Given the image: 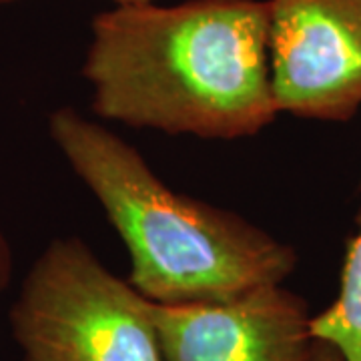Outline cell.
Masks as SVG:
<instances>
[{"instance_id": "6da1fadb", "label": "cell", "mask_w": 361, "mask_h": 361, "mask_svg": "<svg viewBox=\"0 0 361 361\" xmlns=\"http://www.w3.org/2000/svg\"><path fill=\"white\" fill-rule=\"evenodd\" d=\"M82 77L104 121L213 141L255 137L279 115L269 0L115 4L92 20Z\"/></svg>"}, {"instance_id": "7a4b0ae2", "label": "cell", "mask_w": 361, "mask_h": 361, "mask_svg": "<svg viewBox=\"0 0 361 361\" xmlns=\"http://www.w3.org/2000/svg\"><path fill=\"white\" fill-rule=\"evenodd\" d=\"M49 135L123 239L129 281L147 299L217 303L281 285L295 269L293 247L237 213L173 191L103 123L63 106L49 116Z\"/></svg>"}, {"instance_id": "3957f363", "label": "cell", "mask_w": 361, "mask_h": 361, "mask_svg": "<svg viewBox=\"0 0 361 361\" xmlns=\"http://www.w3.org/2000/svg\"><path fill=\"white\" fill-rule=\"evenodd\" d=\"M155 303L77 237L54 239L11 310L23 361H163Z\"/></svg>"}, {"instance_id": "277c9868", "label": "cell", "mask_w": 361, "mask_h": 361, "mask_svg": "<svg viewBox=\"0 0 361 361\" xmlns=\"http://www.w3.org/2000/svg\"><path fill=\"white\" fill-rule=\"evenodd\" d=\"M279 113L345 123L361 106V0H269Z\"/></svg>"}, {"instance_id": "5b68a950", "label": "cell", "mask_w": 361, "mask_h": 361, "mask_svg": "<svg viewBox=\"0 0 361 361\" xmlns=\"http://www.w3.org/2000/svg\"><path fill=\"white\" fill-rule=\"evenodd\" d=\"M153 313L163 361H310L315 345L305 299L283 283Z\"/></svg>"}, {"instance_id": "8992f818", "label": "cell", "mask_w": 361, "mask_h": 361, "mask_svg": "<svg viewBox=\"0 0 361 361\" xmlns=\"http://www.w3.org/2000/svg\"><path fill=\"white\" fill-rule=\"evenodd\" d=\"M311 336L334 345L343 361H361V219L348 245L339 293L327 310L311 317Z\"/></svg>"}, {"instance_id": "52a82bcc", "label": "cell", "mask_w": 361, "mask_h": 361, "mask_svg": "<svg viewBox=\"0 0 361 361\" xmlns=\"http://www.w3.org/2000/svg\"><path fill=\"white\" fill-rule=\"evenodd\" d=\"M13 247L8 243L6 235L0 227V291L8 285L11 275H13Z\"/></svg>"}, {"instance_id": "ba28073f", "label": "cell", "mask_w": 361, "mask_h": 361, "mask_svg": "<svg viewBox=\"0 0 361 361\" xmlns=\"http://www.w3.org/2000/svg\"><path fill=\"white\" fill-rule=\"evenodd\" d=\"M310 361H343V357H341V353L334 345L315 339V345H313V351H311Z\"/></svg>"}, {"instance_id": "9c48e42d", "label": "cell", "mask_w": 361, "mask_h": 361, "mask_svg": "<svg viewBox=\"0 0 361 361\" xmlns=\"http://www.w3.org/2000/svg\"><path fill=\"white\" fill-rule=\"evenodd\" d=\"M0 2H11V0H0ZM113 4H139V2H155V0H111Z\"/></svg>"}]
</instances>
